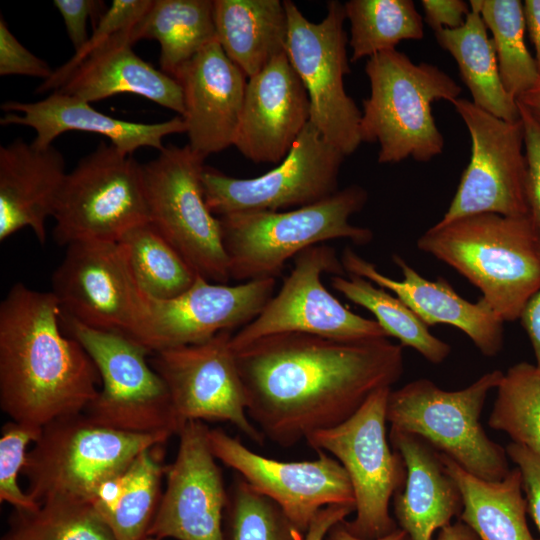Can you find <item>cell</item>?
I'll return each instance as SVG.
<instances>
[{"label": "cell", "instance_id": "1", "mask_svg": "<svg viewBox=\"0 0 540 540\" xmlns=\"http://www.w3.org/2000/svg\"><path fill=\"white\" fill-rule=\"evenodd\" d=\"M388 338L342 341L301 333L258 339L234 351L247 413L265 438L287 448L343 423L404 370Z\"/></svg>", "mask_w": 540, "mask_h": 540}, {"label": "cell", "instance_id": "2", "mask_svg": "<svg viewBox=\"0 0 540 540\" xmlns=\"http://www.w3.org/2000/svg\"><path fill=\"white\" fill-rule=\"evenodd\" d=\"M61 316L51 291L21 282L0 304V407L12 421L43 428L84 413L99 392L98 369Z\"/></svg>", "mask_w": 540, "mask_h": 540}, {"label": "cell", "instance_id": "3", "mask_svg": "<svg viewBox=\"0 0 540 540\" xmlns=\"http://www.w3.org/2000/svg\"><path fill=\"white\" fill-rule=\"evenodd\" d=\"M417 247L478 288L503 322L519 319L540 286V225L531 214L439 221L418 238Z\"/></svg>", "mask_w": 540, "mask_h": 540}, {"label": "cell", "instance_id": "4", "mask_svg": "<svg viewBox=\"0 0 540 540\" xmlns=\"http://www.w3.org/2000/svg\"><path fill=\"white\" fill-rule=\"evenodd\" d=\"M367 200V190L353 184L300 208L218 217L230 279L240 283L276 279L290 259L330 240L346 239L356 245L370 243L373 232L350 222Z\"/></svg>", "mask_w": 540, "mask_h": 540}, {"label": "cell", "instance_id": "5", "mask_svg": "<svg viewBox=\"0 0 540 540\" xmlns=\"http://www.w3.org/2000/svg\"><path fill=\"white\" fill-rule=\"evenodd\" d=\"M365 73L370 96L362 101L360 135L362 142L379 144L378 162H428L440 155L444 138L432 104L459 98L461 87L453 78L433 64H415L397 49L368 58Z\"/></svg>", "mask_w": 540, "mask_h": 540}, {"label": "cell", "instance_id": "6", "mask_svg": "<svg viewBox=\"0 0 540 540\" xmlns=\"http://www.w3.org/2000/svg\"><path fill=\"white\" fill-rule=\"evenodd\" d=\"M168 439L106 427L85 413L60 418L42 428L27 454L22 471L26 492L39 505L59 499L93 504L106 481L121 474L142 451Z\"/></svg>", "mask_w": 540, "mask_h": 540}, {"label": "cell", "instance_id": "7", "mask_svg": "<svg viewBox=\"0 0 540 540\" xmlns=\"http://www.w3.org/2000/svg\"><path fill=\"white\" fill-rule=\"evenodd\" d=\"M504 373L493 370L460 390H444L421 378L391 390L387 422L392 429L418 436L468 473L500 481L510 472L506 449L491 440L480 418L488 394Z\"/></svg>", "mask_w": 540, "mask_h": 540}, {"label": "cell", "instance_id": "8", "mask_svg": "<svg viewBox=\"0 0 540 540\" xmlns=\"http://www.w3.org/2000/svg\"><path fill=\"white\" fill-rule=\"evenodd\" d=\"M391 388L374 392L343 423L310 434L306 443L335 458L346 471L355 498V517L344 524L353 535L367 539L398 528L389 505L405 482L401 455L387 438V401Z\"/></svg>", "mask_w": 540, "mask_h": 540}, {"label": "cell", "instance_id": "9", "mask_svg": "<svg viewBox=\"0 0 540 540\" xmlns=\"http://www.w3.org/2000/svg\"><path fill=\"white\" fill-rule=\"evenodd\" d=\"M61 323L65 332L84 347L100 374L99 392L84 412L92 421L135 434L168 438L178 434L181 425L167 387L152 367L146 348L64 315Z\"/></svg>", "mask_w": 540, "mask_h": 540}, {"label": "cell", "instance_id": "10", "mask_svg": "<svg viewBox=\"0 0 540 540\" xmlns=\"http://www.w3.org/2000/svg\"><path fill=\"white\" fill-rule=\"evenodd\" d=\"M204 158L189 145H168L141 164L149 222L208 281L231 279L219 218L205 202Z\"/></svg>", "mask_w": 540, "mask_h": 540}, {"label": "cell", "instance_id": "11", "mask_svg": "<svg viewBox=\"0 0 540 540\" xmlns=\"http://www.w3.org/2000/svg\"><path fill=\"white\" fill-rule=\"evenodd\" d=\"M53 218L54 237L61 246L118 242L149 221L141 164L111 143L100 142L67 172Z\"/></svg>", "mask_w": 540, "mask_h": 540}, {"label": "cell", "instance_id": "12", "mask_svg": "<svg viewBox=\"0 0 540 540\" xmlns=\"http://www.w3.org/2000/svg\"><path fill=\"white\" fill-rule=\"evenodd\" d=\"M283 2L288 19L286 54L306 89L309 122L329 144L349 156L362 143V111L344 88V77L351 72L344 4L329 1L326 16L314 23L293 1Z\"/></svg>", "mask_w": 540, "mask_h": 540}, {"label": "cell", "instance_id": "13", "mask_svg": "<svg viewBox=\"0 0 540 540\" xmlns=\"http://www.w3.org/2000/svg\"><path fill=\"white\" fill-rule=\"evenodd\" d=\"M293 268L276 294L249 324L233 333L237 351L270 335L301 333L342 341L388 338L375 319L362 317L345 307L323 285V274L347 275L336 250L319 244L294 259Z\"/></svg>", "mask_w": 540, "mask_h": 540}, {"label": "cell", "instance_id": "14", "mask_svg": "<svg viewBox=\"0 0 540 540\" xmlns=\"http://www.w3.org/2000/svg\"><path fill=\"white\" fill-rule=\"evenodd\" d=\"M345 157L308 122L281 163L258 177L234 178L205 166V202L216 217L308 206L339 190Z\"/></svg>", "mask_w": 540, "mask_h": 540}, {"label": "cell", "instance_id": "15", "mask_svg": "<svg viewBox=\"0 0 540 540\" xmlns=\"http://www.w3.org/2000/svg\"><path fill=\"white\" fill-rule=\"evenodd\" d=\"M451 103L468 129L471 155L440 221L481 213L508 217L530 214L521 119L505 121L466 98Z\"/></svg>", "mask_w": 540, "mask_h": 540}, {"label": "cell", "instance_id": "16", "mask_svg": "<svg viewBox=\"0 0 540 540\" xmlns=\"http://www.w3.org/2000/svg\"><path fill=\"white\" fill-rule=\"evenodd\" d=\"M51 292L62 315L138 343L144 293L118 242L84 241L68 245L52 275Z\"/></svg>", "mask_w": 540, "mask_h": 540}, {"label": "cell", "instance_id": "17", "mask_svg": "<svg viewBox=\"0 0 540 540\" xmlns=\"http://www.w3.org/2000/svg\"><path fill=\"white\" fill-rule=\"evenodd\" d=\"M234 332L223 331L198 344L152 353V367L163 379L181 427L188 421L233 424L257 444L264 435L247 413V398L231 347Z\"/></svg>", "mask_w": 540, "mask_h": 540}, {"label": "cell", "instance_id": "18", "mask_svg": "<svg viewBox=\"0 0 540 540\" xmlns=\"http://www.w3.org/2000/svg\"><path fill=\"white\" fill-rule=\"evenodd\" d=\"M276 279L220 284L197 276L190 288L170 299L144 294L138 343L151 354L205 342L249 324L273 296Z\"/></svg>", "mask_w": 540, "mask_h": 540}, {"label": "cell", "instance_id": "19", "mask_svg": "<svg viewBox=\"0 0 540 540\" xmlns=\"http://www.w3.org/2000/svg\"><path fill=\"white\" fill-rule=\"evenodd\" d=\"M208 442L219 462L274 501L304 533L323 508L333 504L355 505L346 471L327 453L318 452V458L312 461L274 460L251 451L220 428H209Z\"/></svg>", "mask_w": 540, "mask_h": 540}, {"label": "cell", "instance_id": "20", "mask_svg": "<svg viewBox=\"0 0 540 540\" xmlns=\"http://www.w3.org/2000/svg\"><path fill=\"white\" fill-rule=\"evenodd\" d=\"M208 430L203 421H188L179 430L177 454L166 466V488L148 537L224 540L228 492L209 446Z\"/></svg>", "mask_w": 540, "mask_h": 540}, {"label": "cell", "instance_id": "21", "mask_svg": "<svg viewBox=\"0 0 540 540\" xmlns=\"http://www.w3.org/2000/svg\"><path fill=\"white\" fill-rule=\"evenodd\" d=\"M309 119L306 89L285 52L248 78L233 146L254 163H279Z\"/></svg>", "mask_w": 540, "mask_h": 540}, {"label": "cell", "instance_id": "22", "mask_svg": "<svg viewBox=\"0 0 540 540\" xmlns=\"http://www.w3.org/2000/svg\"><path fill=\"white\" fill-rule=\"evenodd\" d=\"M340 259L346 274L363 277L393 292L428 327L437 324L456 327L486 357H494L502 350L504 322L482 297L475 303L464 299L445 278L439 276L430 281L397 254L392 256V260L401 270L402 280L384 275L374 263L351 247L343 250Z\"/></svg>", "mask_w": 540, "mask_h": 540}, {"label": "cell", "instance_id": "23", "mask_svg": "<svg viewBox=\"0 0 540 540\" xmlns=\"http://www.w3.org/2000/svg\"><path fill=\"white\" fill-rule=\"evenodd\" d=\"M184 98L188 145L206 158L233 146L248 78L216 40L174 76Z\"/></svg>", "mask_w": 540, "mask_h": 540}, {"label": "cell", "instance_id": "24", "mask_svg": "<svg viewBox=\"0 0 540 540\" xmlns=\"http://www.w3.org/2000/svg\"><path fill=\"white\" fill-rule=\"evenodd\" d=\"M1 109L7 114L0 119V124L32 128L35 137L31 143L41 149L52 146L53 141L65 132L80 131L103 135L119 151L133 155L143 147L161 151L165 147V137L186 133L181 116L159 123L120 120L97 111L86 101L60 91H53L36 102L6 101Z\"/></svg>", "mask_w": 540, "mask_h": 540}, {"label": "cell", "instance_id": "25", "mask_svg": "<svg viewBox=\"0 0 540 540\" xmlns=\"http://www.w3.org/2000/svg\"><path fill=\"white\" fill-rule=\"evenodd\" d=\"M66 175L64 157L53 145L41 149L17 138L1 146L0 241L29 228L44 244Z\"/></svg>", "mask_w": 540, "mask_h": 540}, {"label": "cell", "instance_id": "26", "mask_svg": "<svg viewBox=\"0 0 540 540\" xmlns=\"http://www.w3.org/2000/svg\"><path fill=\"white\" fill-rule=\"evenodd\" d=\"M389 441L406 469L404 485L392 499L396 523L410 540H432L437 530L459 517L461 492L439 452L423 439L391 428Z\"/></svg>", "mask_w": 540, "mask_h": 540}, {"label": "cell", "instance_id": "27", "mask_svg": "<svg viewBox=\"0 0 540 540\" xmlns=\"http://www.w3.org/2000/svg\"><path fill=\"white\" fill-rule=\"evenodd\" d=\"M131 28L92 51L55 91L88 103L118 94H135L182 117L184 98L179 82L134 52Z\"/></svg>", "mask_w": 540, "mask_h": 540}, {"label": "cell", "instance_id": "28", "mask_svg": "<svg viewBox=\"0 0 540 540\" xmlns=\"http://www.w3.org/2000/svg\"><path fill=\"white\" fill-rule=\"evenodd\" d=\"M217 41L247 78L286 52L288 19L280 0H213Z\"/></svg>", "mask_w": 540, "mask_h": 540}, {"label": "cell", "instance_id": "29", "mask_svg": "<svg viewBox=\"0 0 540 540\" xmlns=\"http://www.w3.org/2000/svg\"><path fill=\"white\" fill-rule=\"evenodd\" d=\"M164 445L142 451L98 490L93 505L115 540H147L162 497Z\"/></svg>", "mask_w": 540, "mask_h": 540}, {"label": "cell", "instance_id": "30", "mask_svg": "<svg viewBox=\"0 0 540 540\" xmlns=\"http://www.w3.org/2000/svg\"><path fill=\"white\" fill-rule=\"evenodd\" d=\"M439 455L461 492L463 507L458 519L479 540H536L527 525V503L517 467L500 481H486Z\"/></svg>", "mask_w": 540, "mask_h": 540}, {"label": "cell", "instance_id": "31", "mask_svg": "<svg viewBox=\"0 0 540 540\" xmlns=\"http://www.w3.org/2000/svg\"><path fill=\"white\" fill-rule=\"evenodd\" d=\"M469 4L464 24L435 32L436 40L455 59L476 106L505 121H518V103L503 86L492 39L479 10Z\"/></svg>", "mask_w": 540, "mask_h": 540}, {"label": "cell", "instance_id": "32", "mask_svg": "<svg viewBox=\"0 0 540 540\" xmlns=\"http://www.w3.org/2000/svg\"><path fill=\"white\" fill-rule=\"evenodd\" d=\"M131 40H156L160 70L172 76L204 47L217 40L213 0H152L131 28Z\"/></svg>", "mask_w": 540, "mask_h": 540}, {"label": "cell", "instance_id": "33", "mask_svg": "<svg viewBox=\"0 0 540 540\" xmlns=\"http://www.w3.org/2000/svg\"><path fill=\"white\" fill-rule=\"evenodd\" d=\"M331 285L345 298L373 314L388 337L415 349L427 361L442 363L451 346L434 336L428 326L398 297L371 281L353 274L332 276Z\"/></svg>", "mask_w": 540, "mask_h": 540}, {"label": "cell", "instance_id": "34", "mask_svg": "<svg viewBox=\"0 0 540 540\" xmlns=\"http://www.w3.org/2000/svg\"><path fill=\"white\" fill-rule=\"evenodd\" d=\"M140 290L153 299H170L186 291L198 274L148 221L119 241Z\"/></svg>", "mask_w": 540, "mask_h": 540}, {"label": "cell", "instance_id": "35", "mask_svg": "<svg viewBox=\"0 0 540 540\" xmlns=\"http://www.w3.org/2000/svg\"><path fill=\"white\" fill-rule=\"evenodd\" d=\"M344 8L350 22L351 62L424 37V19L412 0H350Z\"/></svg>", "mask_w": 540, "mask_h": 540}, {"label": "cell", "instance_id": "36", "mask_svg": "<svg viewBox=\"0 0 540 540\" xmlns=\"http://www.w3.org/2000/svg\"><path fill=\"white\" fill-rule=\"evenodd\" d=\"M492 34L499 72L507 93L517 100L531 89L540 75L535 58L525 43L523 2L519 0H471Z\"/></svg>", "mask_w": 540, "mask_h": 540}, {"label": "cell", "instance_id": "37", "mask_svg": "<svg viewBox=\"0 0 540 540\" xmlns=\"http://www.w3.org/2000/svg\"><path fill=\"white\" fill-rule=\"evenodd\" d=\"M496 391L489 427L540 458V370L528 362L517 363L504 373Z\"/></svg>", "mask_w": 540, "mask_h": 540}, {"label": "cell", "instance_id": "38", "mask_svg": "<svg viewBox=\"0 0 540 540\" xmlns=\"http://www.w3.org/2000/svg\"><path fill=\"white\" fill-rule=\"evenodd\" d=\"M3 540H115L94 505L49 500L32 512L15 511Z\"/></svg>", "mask_w": 540, "mask_h": 540}, {"label": "cell", "instance_id": "39", "mask_svg": "<svg viewBox=\"0 0 540 540\" xmlns=\"http://www.w3.org/2000/svg\"><path fill=\"white\" fill-rule=\"evenodd\" d=\"M223 533L224 540H304L306 534L239 475L228 492Z\"/></svg>", "mask_w": 540, "mask_h": 540}, {"label": "cell", "instance_id": "40", "mask_svg": "<svg viewBox=\"0 0 540 540\" xmlns=\"http://www.w3.org/2000/svg\"><path fill=\"white\" fill-rule=\"evenodd\" d=\"M42 428L15 421L6 423L0 437V502L18 512H32L40 507L18 484L27 460L29 444L36 442Z\"/></svg>", "mask_w": 540, "mask_h": 540}, {"label": "cell", "instance_id": "41", "mask_svg": "<svg viewBox=\"0 0 540 540\" xmlns=\"http://www.w3.org/2000/svg\"><path fill=\"white\" fill-rule=\"evenodd\" d=\"M152 0H114L97 21L87 43L36 89L41 94L59 89L74 69L114 35L133 27L147 12Z\"/></svg>", "mask_w": 540, "mask_h": 540}, {"label": "cell", "instance_id": "42", "mask_svg": "<svg viewBox=\"0 0 540 540\" xmlns=\"http://www.w3.org/2000/svg\"><path fill=\"white\" fill-rule=\"evenodd\" d=\"M54 70L48 63L26 49L0 19V75H22L47 80Z\"/></svg>", "mask_w": 540, "mask_h": 540}, {"label": "cell", "instance_id": "43", "mask_svg": "<svg viewBox=\"0 0 540 540\" xmlns=\"http://www.w3.org/2000/svg\"><path fill=\"white\" fill-rule=\"evenodd\" d=\"M518 107L524 128L529 209L530 214L540 225V120L519 103Z\"/></svg>", "mask_w": 540, "mask_h": 540}, {"label": "cell", "instance_id": "44", "mask_svg": "<svg viewBox=\"0 0 540 540\" xmlns=\"http://www.w3.org/2000/svg\"><path fill=\"white\" fill-rule=\"evenodd\" d=\"M505 449L508 458L521 472L527 511L540 532V458L523 445L513 442Z\"/></svg>", "mask_w": 540, "mask_h": 540}, {"label": "cell", "instance_id": "45", "mask_svg": "<svg viewBox=\"0 0 540 540\" xmlns=\"http://www.w3.org/2000/svg\"><path fill=\"white\" fill-rule=\"evenodd\" d=\"M54 6L63 18L67 36L75 52L79 51L88 41L87 22L93 18L101 17L104 7L103 1L95 0H54ZM104 13V12H103Z\"/></svg>", "mask_w": 540, "mask_h": 540}, {"label": "cell", "instance_id": "46", "mask_svg": "<svg viewBox=\"0 0 540 540\" xmlns=\"http://www.w3.org/2000/svg\"><path fill=\"white\" fill-rule=\"evenodd\" d=\"M424 20L435 32L461 27L470 12V4L463 0H422Z\"/></svg>", "mask_w": 540, "mask_h": 540}, {"label": "cell", "instance_id": "47", "mask_svg": "<svg viewBox=\"0 0 540 540\" xmlns=\"http://www.w3.org/2000/svg\"><path fill=\"white\" fill-rule=\"evenodd\" d=\"M355 512L353 504H333L323 508L310 524L304 540H324L332 526Z\"/></svg>", "mask_w": 540, "mask_h": 540}, {"label": "cell", "instance_id": "48", "mask_svg": "<svg viewBox=\"0 0 540 540\" xmlns=\"http://www.w3.org/2000/svg\"><path fill=\"white\" fill-rule=\"evenodd\" d=\"M519 320L531 342L535 365L540 370V286L525 303Z\"/></svg>", "mask_w": 540, "mask_h": 540}, {"label": "cell", "instance_id": "49", "mask_svg": "<svg viewBox=\"0 0 540 540\" xmlns=\"http://www.w3.org/2000/svg\"><path fill=\"white\" fill-rule=\"evenodd\" d=\"M526 30L535 48V61L540 75V0L523 2Z\"/></svg>", "mask_w": 540, "mask_h": 540}, {"label": "cell", "instance_id": "50", "mask_svg": "<svg viewBox=\"0 0 540 540\" xmlns=\"http://www.w3.org/2000/svg\"><path fill=\"white\" fill-rule=\"evenodd\" d=\"M324 540H367L363 538H359L352 533L349 532V530L346 528L344 524V520L338 522L334 526L331 527V529L327 532L326 536L324 537ZM372 540H410L409 536L406 532H404L399 527L393 531L392 533Z\"/></svg>", "mask_w": 540, "mask_h": 540}, {"label": "cell", "instance_id": "51", "mask_svg": "<svg viewBox=\"0 0 540 540\" xmlns=\"http://www.w3.org/2000/svg\"><path fill=\"white\" fill-rule=\"evenodd\" d=\"M436 540H479L463 522L457 521L439 530Z\"/></svg>", "mask_w": 540, "mask_h": 540}, {"label": "cell", "instance_id": "52", "mask_svg": "<svg viewBox=\"0 0 540 540\" xmlns=\"http://www.w3.org/2000/svg\"><path fill=\"white\" fill-rule=\"evenodd\" d=\"M517 102L540 120V77L531 89L517 98Z\"/></svg>", "mask_w": 540, "mask_h": 540}, {"label": "cell", "instance_id": "53", "mask_svg": "<svg viewBox=\"0 0 540 540\" xmlns=\"http://www.w3.org/2000/svg\"><path fill=\"white\" fill-rule=\"evenodd\" d=\"M147 540H157V539L149 537Z\"/></svg>", "mask_w": 540, "mask_h": 540}]
</instances>
